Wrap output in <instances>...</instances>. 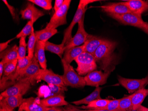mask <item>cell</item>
<instances>
[{"instance_id": "6da1fadb", "label": "cell", "mask_w": 148, "mask_h": 111, "mask_svg": "<svg viewBox=\"0 0 148 111\" xmlns=\"http://www.w3.org/2000/svg\"><path fill=\"white\" fill-rule=\"evenodd\" d=\"M117 45L115 41L106 39L92 54L96 63L99 64L104 72L111 73L114 69V63L115 58L114 52Z\"/></svg>"}, {"instance_id": "7a4b0ae2", "label": "cell", "mask_w": 148, "mask_h": 111, "mask_svg": "<svg viewBox=\"0 0 148 111\" xmlns=\"http://www.w3.org/2000/svg\"><path fill=\"white\" fill-rule=\"evenodd\" d=\"M64 68V74L62 77L66 86H70L75 88H84L86 85L84 77L79 75L75 71L70 64L66 63L62 58L61 59Z\"/></svg>"}, {"instance_id": "3957f363", "label": "cell", "mask_w": 148, "mask_h": 111, "mask_svg": "<svg viewBox=\"0 0 148 111\" xmlns=\"http://www.w3.org/2000/svg\"><path fill=\"white\" fill-rule=\"evenodd\" d=\"M99 1L98 0H80L78 6L77 10L73 17L71 23L64 32V38L62 43L66 45L69 42L72 37V31L73 28L83 17L87 9V6L89 4L93 2Z\"/></svg>"}, {"instance_id": "277c9868", "label": "cell", "mask_w": 148, "mask_h": 111, "mask_svg": "<svg viewBox=\"0 0 148 111\" xmlns=\"http://www.w3.org/2000/svg\"><path fill=\"white\" fill-rule=\"evenodd\" d=\"M75 61L77 64L76 71L80 76L87 75L97 69V64L92 54L84 52Z\"/></svg>"}, {"instance_id": "5b68a950", "label": "cell", "mask_w": 148, "mask_h": 111, "mask_svg": "<svg viewBox=\"0 0 148 111\" xmlns=\"http://www.w3.org/2000/svg\"><path fill=\"white\" fill-rule=\"evenodd\" d=\"M108 15L123 25L136 27L143 31L146 30L148 26V23L144 21L142 16L134 13H127L123 14H110Z\"/></svg>"}, {"instance_id": "8992f818", "label": "cell", "mask_w": 148, "mask_h": 111, "mask_svg": "<svg viewBox=\"0 0 148 111\" xmlns=\"http://www.w3.org/2000/svg\"><path fill=\"white\" fill-rule=\"evenodd\" d=\"M71 1V0H64L62 7L55 12L46 28L56 29L58 27L66 24V15Z\"/></svg>"}, {"instance_id": "52a82bcc", "label": "cell", "mask_w": 148, "mask_h": 111, "mask_svg": "<svg viewBox=\"0 0 148 111\" xmlns=\"http://www.w3.org/2000/svg\"><path fill=\"white\" fill-rule=\"evenodd\" d=\"M31 85L30 80H21L2 92L1 96L4 98L10 96H23L30 89Z\"/></svg>"}, {"instance_id": "ba28073f", "label": "cell", "mask_w": 148, "mask_h": 111, "mask_svg": "<svg viewBox=\"0 0 148 111\" xmlns=\"http://www.w3.org/2000/svg\"><path fill=\"white\" fill-rule=\"evenodd\" d=\"M36 81H45L48 84L55 85L67 90L63 82L62 76L56 74L50 69H41L35 78Z\"/></svg>"}, {"instance_id": "9c48e42d", "label": "cell", "mask_w": 148, "mask_h": 111, "mask_svg": "<svg viewBox=\"0 0 148 111\" xmlns=\"http://www.w3.org/2000/svg\"><path fill=\"white\" fill-rule=\"evenodd\" d=\"M84 18L85 14L78 22V29L75 35L65 46V51L71 48L80 46L82 44H84L87 40L89 34L85 30Z\"/></svg>"}, {"instance_id": "30bf717a", "label": "cell", "mask_w": 148, "mask_h": 111, "mask_svg": "<svg viewBox=\"0 0 148 111\" xmlns=\"http://www.w3.org/2000/svg\"><path fill=\"white\" fill-rule=\"evenodd\" d=\"M118 81L121 85L132 94L139 89L145 88V86L148 85V75L145 78L141 79H128L119 76Z\"/></svg>"}, {"instance_id": "8fae6325", "label": "cell", "mask_w": 148, "mask_h": 111, "mask_svg": "<svg viewBox=\"0 0 148 111\" xmlns=\"http://www.w3.org/2000/svg\"><path fill=\"white\" fill-rule=\"evenodd\" d=\"M110 74V72H103L102 71H93L84 77L86 85L97 87L104 85Z\"/></svg>"}, {"instance_id": "7c38bea8", "label": "cell", "mask_w": 148, "mask_h": 111, "mask_svg": "<svg viewBox=\"0 0 148 111\" xmlns=\"http://www.w3.org/2000/svg\"><path fill=\"white\" fill-rule=\"evenodd\" d=\"M40 65L38 60L35 57H34L32 59L31 63L27 68L19 76L17 80V82L22 80H30L32 85L35 82V78L39 74L40 68Z\"/></svg>"}, {"instance_id": "4fadbf2b", "label": "cell", "mask_w": 148, "mask_h": 111, "mask_svg": "<svg viewBox=\"0 0 148 111\" xmlns=\"http://www.w3.org/2000/svg\"><path fill=\"white\" fill-rule=\"evenodd\" d=\"M20 13L21 15L22 19L29 21L32 20L34 23L40 17L45 15L43 12L36 8L34 4L30 2L28 3L26 7L24 10L20 11Z\"/></svg>"}, {"instance_id": "5bb4252c", "label": "cell", "mask_w": 148, "mask_h": 111, "mask_svg": "<svg viewBox=\"0 0 148 111\" xmlns=\"http://www.w3.org/2000/svg\"><path fill=\"white\" fill-rule=\"evenodd\" d=\"M127 6L132 13L142 16L148 11V2L143 0H130L121 2Z\"/></svg>"}, {"instance_id": "9a60e30c", "label": "cell", "mask_w": 148, "mask_h": 111, "mask_svg": "<svg viewBox=\"0 0 148 111\" xmlns=\"http://www.w3.org/2000/svg\"><path fill=\"white\" fill-rule=\"evenodd\" d=\"M48 107H45L34 97L23 99L19 110L21 111H46Z\"/></svg>"}, {"instance_id": "2e32d148", "label": "cell", "mask_w": 148, "mask_h": 111, "mask_svg": "<svg viewBox=\"0 0 148 111\" xmlns=\"http://www.w3.org/2000/svg\"><path fill=\"white\" fill-rule=\"evenodd\" d=\"M102 10L108 15L123 14L127 13H132L127 6L121 2L118 3H109L100 7Z\"/></svg>"}, {"instance_id": "e0dca14e", "label": "cell", "mask_w": 148, "mask_h": 111, "mask_svg": "<svg viewBox=\"0 0 148 111\" xmlns=\"http://www.w3.org/2000/svg\"><path fill=\"white\" fill-rule=\"evenodd\" d=\"M106 39L95 36L89 35L86 41L84 46V51L90 54H93L98 48L103 43Z\"/></svg>"}, {"instance_id": "ac0fdd59", "label": "cell", "mask_w": 148, "mask_h": 111, "mask_svg": "<svg viewBox=\"0 0 148 111\" xmlns=\"http://www.w3.org/2000/svg\"><path fill=\"white\" fill-rule=\"evenodd\" d=\"M23 96H15L4 97L0 101L1 108L8 111H13L16 108L20 106L23 101Z\"/></svg>"}, {"instance_id": "d6986e66", "label": "cell", "mask_w": 148, "mask_h": 111, "mask_svg": "<svg viewBox=\"0 0 148 111\" xmlns=\"http://www.w3.org/2000/svg\"><path fill=\"white\" fill-rule=\"evenodd\" d=\"M40 103L46 107H56L69 105L63 95L50 96L40 101Z\"/></svg>"}, {"instance_id": "ffe728a7", "label": "cell", "mask_w": 148, "mask_h": 111, "mask_svg": "<svg viewBox=\"0 0 148 111\" xmlns=\"http://www.w3.org/2000/svg\"><path fill=\"white\" fill-rule=\"evenodd\" d=\"M46 42L36 41L35 48L34 56L36 57L42 69H47V60L45 54Z\"/></svg>"}, {"instance_id": "44dd1931", "label": "cell", "mask_w": 148, "mask_h": 111, "mask_svg": "<svg viewBox=\"0 0 148 111\" xmlns=\"http://www.w3.org/2000/svg\"><path fill=\"white\" fill-rule=\"evenodd\" d=\"M84 52V45L71 48L65 51L63 59L66 63L70 64Z\"/></svg>"}, {"instance_id": "7402d4cb", "label": "cell", "mask_w": 148, "mask_h": 111, "mask_svg": "<svg viewBox=\"0 0 148 111\" xmlns=\"http://www.w3.org/2000/svg\"><path fill=\"white\" fill-rule=\"evenodd\" d=\"M147 96V89L145 88L139 89L132 94L131 108L135 110L138 109L140 105H142L144 100Z\"/></svg>"}, {"instance_id": "603a6c76", "label": "cell", "mask_w": 148, "mask_h": 111, "mask_svg": "<svg viewBox=\"0 0 148 111\" xmlns=\"http://www.w3.org/2000/svg\"><path fill=\"white\" fill-rule=\"evenodd\" d=\"M1 59L5 64L18 59V47L17 45L12 46L8 50L1 53Z\"/></svg>"}, {"instance_id": "cb8c5ba5", "label": "cell", "mask_w": 148, "mask_h": 111, "mask_svg": "<svg viewBox=\"0 0 148 111\" xmlns=\"http://www.w3.org/2000/svg\"><path fill=\"white\" fill-rule=\"evenodd\" d=\"M102 89V88L100 87L99 86L97 87L94 90V91L88 96L81 100L72 102V103L74 105H87L90 103L91 102L93 101L101 99L100 97V92Z\"/></svg>"}, {"instance_id": "d4e9b609", "label": "cell", "mask_w": 148, "mask_h": 111, "mask_svg": "<svg viewBox=\"0 0 148 111\" xmlns=\"http://www.w3.org/2000/svg\"><path fill=\"white\" fill-rule=\"evenodd\" d=\"M57 29H49L45 28L41 30L35 32L36 40L42 42H46L49 39L57 33Z\"/></svg>"}, {"instance_id": "484cf974", "label": "cell", "mask_w": 148, "mask_h": 111, "mask_svg": "<svg viewBox=\"0 0 148 111\" xmlns=\"http://www.w3.org/2000/svg\"><path fill=\"white\" fill-rule=\"evenodd\" d=\"M110 101L107 99H103L101 98L93 101L86 106H82L81 108L87 110H103L107 106Z\"/></svg>"}, {"instance_id": "4316f807", "label": "cell", "mask_w": 148, "mask_h": 111, "mask_svg": "<svg viewBox=\"0 0 148 111\" xmlns=\"http://www.w3.org/2000/svg\"><path fill=\"white\" fill-rule=\"evenodd\" d=\"M65 45L63 43L56 45L48 41L45 43V50L55 53L62 59V55L65 52Z\"/></svg>"}, {"instance_id": "83f0119b", "label": "cell", "mask_w": 148, "mask_h": 111, "mask_svg": "<svg viewBox=\"0 0 148 111\" xmlns=\"http://www.w3.org/2000/svg\"><path fill=\"white\" fill-rule=\"evenodd\" d=\"M36 38L35 33L34 29L32 30V32L29 37L27 47H28V56L32 59L34 57L35 48L36 43Z\"/></svg>"}, {"instance_id": "f1b7e54d", "label": "cell", "mask_w": 148, "mask_h": 111, "mask_svg": "<svg viewBox=\"0 0 148 111\" xmlns=\"http://www.w3.org/2000/svg\"><path fill=\"white\" fill-rule=\"evenodd\" d=\"M34 22L32 21H29V22L27 23L23 29L21 30L16 37L17 38H20L22 37H26L27 36L31 35L32 32V30L34 29L33 24Z\"/></svg>"}, {"instance_id": "f546056e", "label": "cell", "mask_w": 148, "mask_h": 111, "mask_svg": "<svg viewBox=\"0 0 148 111\" xmlns=\"http://www.w3.org/2000/svg\"><path fill=\"white\" fill-rule=\"evenodd\" d=\"M131 97L132 94L120 99L118 110L119 111H125L127 109L131 108Z\"/></svg>"}, {"instance_id": "4dcf8cb0", "label": "cell", "mask_w": 148, "mask_h": 111, "mask_svg": "<svg viewBox=\"0 0 148 111\" xmlns=\"http://www.w3.org/2000/svg\"><path fill=\"white\" fill-rule=\"evenodd\" d=\"M18 59L10 62L5 65L4 77H7L14 72L17 67Z\"/></svg>"}, {"instance_id": "1f68e13d", "label": "cell", "mask_w": 148, "mask_h": 111, "mask_svg": "<svg viewBox=\"0 0 148 111\" xmlns=\"http://www.w3.org/2000/svg\"><path fill=\"white\" fill-rule=\"evenodd\" d=\"M28 1L37 5L46 10H50L52 9L51 0H29Z\"/></svg>"}, {"instance_id": "d6a6232c", "label": "cell", "mask_w": 148, "mask_h": 111, "mask_svg": "<svg viewBox=\"0 0 148 111\" xmlns=\"http://www.w3.org/2000/svg\"><path fill=\"white\" fill-rule=\"evenodd\" d=\"M25 38L26 37H24L20 38L18 47V60L23 59L26 57L27 45L26 43Z\"/></svg>"}, {"instance_id": "836d02e7", "label": "cell", "mask_w": 148, "mask_h": 111, "mask_svg": "<svg viewBox=\"0 0 148 111\" xmlns=\"http://www.w3.org/2000/svg\"><path fill=\"white\" fill-rule=\"evenodd\" d=\"M120 99H115V100L110 101L106 107L103 110H108V111H114L118 110L119 108Z\"/></svg>"}, {"instance_id": "e575fe53", "label": "cell", "mask_w": 148, "mask_h": 111, "mask_svg": "<svg viewBox=\"0 0 148 111\" xmlns=\"http://www.w3.org/2000/svg\"><path fill=\"white\" fill-rule=\"evenodd\" d=\"M49 85V88L51 92L53 94V96L54 95H63L64 93V91H66V89L64 88H62L58 86L55 85H51V84H48Z\"/></svg>"}, {"instance_id": "d590c367", "label": "cell", "mask_w": 148, "mask_h": 111, "mask_svg": "<svg viewBox=\"0 0 148 111\" xmlns=\"http://www.w3.org/2000/svg\"><path fill=\"white\" fill-rule=\"evenodd\" d=\"M2 1L5 3L6 6L8 7V9H9L10 12L12 16V18H13L14 20L16 19L18 20V16H16V10L14 7L12 6L11 5H10L9 3H8V1H7L6 0H3Z\"/></svg>"}, {"instance_id": "8d00e7d4", "label": "cell", "mask_w": 148, "mask_h": 111, "mask_svg": "<svg viewBox=\"0 0 148 111\" xmlns=\"http://www.w3.org/2000/svg\"><path fill=\"white\" fill-rule=\"evenodd\" d=\"M64 2V0H56L54 7L55 12L62 7Z\"/></svg>"}, {"instance_id": "74e56055", "label": "cell", "mask_w": 148, "mask_h": 111, "mask_svg": "<svg viewBox=\"0 0 148 111\" xmlns=\"http://www.w3.org/2000/svg\"><path fill=\"white\" fill-rule=\"evenodd\" d=\"M13 39H14V38H12V39H10V40H8L6 42L1 43L0 44V51H1V52H2L5 50L6 48L8 46L9 43Z\"/></svg>"}, {"instance_id": "f35d334b", "label": "cell", "mask_w": 148, "mask_h": 111, "mask_svg": "<svg viewBox=\"0 0 148 111\" xmlns=\"http://www.w3.org/2000/svg\"><path fill=\"white\" fill-rule=\"evenodd\" d=\"M65 108V109H64V111H89V110H81L76 108L75 107L70 105H68V106L66 107Z\"/></svg>"}, {"instance_id": "ab89813d", "label": "cell", "mask_w": 148, "mask_h": 111, "mask_svg": "<svg viewBox=\"0 0 148 111\" xmlns=\"http://www.w3.org/2000/svg\"><path fill=\"white\" fill-rule=\"evenodd\" d=\"M5 63L3 61H1L0 62V78L2 77L3 73H4V67H5Z\"/></svg>"}, {"instance_id": "60d3db41", "label": "cell", "mask_w": 148, "mask_h": 111, "mask_svg": "<svg viewBox=\"0 0 148 111\" xmlns=\"http://www.w3.org/2000/svg\"><path fill=\"white\" fill-rule=\"evenodd\" d=\"M46 111H64V110L60 108L56 107H48Z\"/></svg>"}, {"instance_id": "b9f144b4", "label": "cell", "mask_w": 148, "mask_h": 111, "mask_svg": "<svg viewBox=\"0 0 148 111\" xmlns=\"http://www.w3.org/2000/svg\"><path fill=\"white\" fill-rule=\"evenodd\" d=\"M138 110L139 111H148V108L143 106V105H140L138 108Z\"/></svg>"}, {"instance_id": "7bdbcfd3", "label": "cell", "mask_w": 148, "mask_h": 111, "mask_svg": "<svg viewBox=\"0 0 148 111\" xmlns=\"http://www.w3.org/2000/svg\"><path fill=\"white\" fill-rule=\"evenodd\" d=\"M125 111H139L138 110V109H137V110H135V109H133V108H129V109H127V110H125Z\"/></svg>"}, {"instance_id": "ee69618b", "label": "cell", "mask_w": 148, "mask_h": 111, "mask_svg": "<svg viewBox=\"0 0 148 111\" xmlns=\"http://www.w3.org/2000/svg\"><path fill=\"white\" fill-rule=\"evenodd\" d=\"M89 111H108V110H89ZM119 111V110H116V111Z\"/></svg>"}, {"instance_id": "f6af8a7d", "label": "cell", "mask_w": 148, "mask_h": 111, "mask_svg": "<svg viewBox=\"0 0 148 111\" xmlns=\"http://www.w3.org/2000/svg\"><path fill=\"white\" fill-rule=\"evenodd\" d=\"M0 111H8V110H7V109H5V108H1V109H0Z\"/></svg>"}, {"instance_id": "bcb514c9", "label": "cell", "mask_w": 148, "mask_h": 111, "mask_svg": "<svg viewBox=\"0 0 148 111\" xmlns=\"http://www.w3.org/2000/svg\"><path fill=\"white\" fill-rule=\"evenodd\" d=\"M144 31L145 32V33H147V34H148V27H147V29H146V30H145Z\"/></svg>"}, {"instance_id": "7dc6e473", "label": "cell", "mask_w": 148, "mask_h": 111, "mask_svg": "<svg viewBox=\"0 0 148 111\" xmlns=\"http://www.w3.org/2000/svg\"><path fill=\"white\" fill-rule=\"evenodd\" d=\"M147 94H148V89H147Z\"/></svg>"}, {"instance_id": "c3c4849f", "label": "cell", "mask_w": 148, "mask_h": 111, "mask_svg": "<svg viewBox=\"0 0 148 111\" xmlns=\"http://www.w3.org/2000/svg\"><path fill=\"white\" fill-rule=\"evenodd\" d=\"M18 111H20V110H18Z\"/></svg>"}, {"instance_id": "681fc988", "label": "cell", "mask_w": 148, "mask_h": 111, "mask_svg": "<svg viewBox=\"0 0 148 111\" xmlns=\"http://www.w3.org/2000/svg\"></svg>"}]
</instances>
